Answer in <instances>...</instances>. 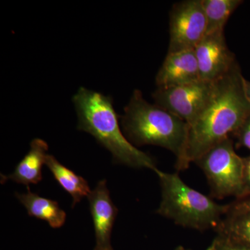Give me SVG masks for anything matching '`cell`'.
Masks as SVG:
<instances>
[{"label":"cell","instance_id":"1","mask_svg":"<svg viewBox=\"0 0 250 250\" xmlns=\"http://www.w3.org/2000/svg\"><path fill=\"white\" fill-rule=\"evenodd\" d=\"M245 80L237 62L228 74L214 82L209 101L189 126V164L195 163L210 148L234 134L250 115Z\"/></svg>","mask_w":250,"mask_h":250},{"label":"cell","instance_id":"2","mask_svg":"<svg viewBox=\"0 0 250 250\" xmlns=\"http://www.w3.org/2000/svg\"><path fill=\"white\" fill-rule=\"evenodd\" d=\"M126 139L134 146H159L173 153L175 167L187 170L189 164L187 145L189 125L164 108L147 103L139 90H135L122 117Z\"/></svg>","mask_w":250,"mask_h":250},{"label":"cell","instance_id":"3","mask_svg":"<svg viewBox=\"0 0 250 250\" xmlns=\"http://www.w3.org/2000/svg\"><path fill=\"white\" fill-rule=\"evenodd\" d=\"M77 129L89 133L113 156L116 164L134 168L157 169L154 159L140 150L122 132L111 97L82 87L73 97Z\"/></svg>","mask_w":250,"mask_h":250},{"label":"cell","instance_id":"4","mask_svg":"<svg viewBox=\"0 0 250 250\" xmlns=\"http://www.w3.org/2000/svg\"><path fill=\"white\" fill-rule=\"evenodd\" d=\"M160 182L161 202L156 213L176 225L199 231L213 229L228 214V205H221L188 186L177 173L154 170Z\"/></svg>","mask_w":250,"mask_h":250},{"label":"cell","instance_id":"5","mask_svg":"<svg viewBox=\"0 0 250 250\" xmlns=\"http://www.w3.org/2000/svg\"><path fill=\"white\" fill-rule=\"evenodd\" d=\"M195 163L205 173L212 197H244L243 157L236 152L231 137L210 148Z\"/></svg>","mask_w":250,"mask_h":250},{"label":"cell","instance_id":"6","mask_svg":"<svg viewBox=\"0 0 250 250\" xmlns=\"http://www.w3.org/2000/svg\"><path fill=\"white\" fill-rule=\"evenodd\" d=\"M214 82L200 80L169 88H157L152 94L156 104L190 125L209 101Z\"/></svg>","mask_w":250,"mask_h":250},{"label":"cell","instance_id":"7","mask_svg":"<svg viewBox=\"0 0 250 250\" xmlns=\"http://www.w3.org/2000/svg\"><path fill=\"white\" fill-rule=\"evenodd\" d=\"M207 34L202 0L175 3L170 14L168 53L195 49Z\"/></svg>","mask_w":250,"mask_h":250},{"label":"cell","instance_id":"8","mask_svg":"<svg viewBox=\"0 0 250 250\" xmlns=\"http://www.w3.org/2000/svg\"><path fill=\"white\" fill-rule=\"evenodd\" d=\"M200 80L215 82L225 76L237 62L229 49L225 31L206 34L195 47Z\"/></svg>","mask_w":250,"mask_h":250},{"label":"cell","instance_id":"9","mask_svg":"<svg viewBox=\"0 0 250 250\" xmlns=\"http://www.w3.org/2000/svg\"><path fill=\"white\" fill-rule=\"evenodd\" d=\"M88 197L96 238L94 250H113L111 237L118 210L112 202L106 180L100 181Z\"/></svg>","mask_w":250,"mask_h":250},{"label":"cell","instance_id":"10","mask_svg":"<svg viewBox=\"0 0 250 250\" xmlns=\"http://www.w3.org/2000/svg\"><path fill=\"white\" fill-rule=\"evenodd\" d=\"M195 50L167 52L156 77L157 88H169L200 81Z\"/></svg>","mask_w":250,"mask_h":250},{"label":"cell","instance_id":"11","mask_svg":"<svg viewBox=\"0 0 250 250\" xmlns=\"http://www.w3.org/2000/svg\"><path fill=\"white\" fill-rule=\"evenodd\" d=\"M48 145L43 140L35 139L31 141L30 149L18 164L12 174L1 175V183L12 180L18 184H37L42 179V166L45 165L48 154Z\"/></svg>","mask_w":250,"mask_h":250},{"label":"cell","instance_id":"12","mask_svg":"<svg viewBox=\"0 0 250 250\" xmlns=\"http://www.w3.org/2000/svg\"><path fill=\"white\" fill-rule=\"evenodd\" d=\"M27 193H16V196L27 210L29 216L44 220L52 228H62L65 223L66 213L54 200L39 196L27 187Z\"/></svg>","mask_w":250,"mask_h":250},{"label":"cell","instance_id":"13","mask_svg":"<svg viewBox=\"0 0 250 250\" xmlns=\"http://www.w3.org/2000/svg\"><path fill=\"white\" fill-rule=\"evenodd\" d=\"M45 165L54 178L65 191L72 197V208L84 197H88L90 190L88 182L83 177L77 175L70 169L62 165L54 156L48 154Z\"/></svg>","mask_w":250,"mask_h":250},{"label":"cell","instance_id":"14","mask_svg":"<svg viewBox=\"0 0 250 250\" xmlns=\"http://www.w3.org/2000/svg\"><path fill=\"white\" fill-rule=\"evenodd\" d=\"M243 1L241 0H202L207 22V34L225 31L229 18Z\"/></svg>","mask_w":250,"mask_h":250},{"label":"cell","instance_id":"15","mask_svg":"<svg viewBox=\"0 0 250 250\" xmlns=\"http://www.w3.org/2000/svg\"><path fill=\"white\" fill-rule=\"evenodd\" d=\"M215 231L219 236L250 248V211L225 215Z\"/></svg>","mask_w":250,"mask_h":250},{"label":"cell","instance_id":"16","mask_svg":"<svg viewBox=\"0 0 250 250\" xmlns=\"http://www.w3.org/2000/svg\"><path fill=\"white\" fill-rule=\"evenodd\" d=\"M207 250H250V248L217 235Z\"/></svg>","mask_w":250,"mask_h":250},{"label":"cell","instance_id":"17","mask_svg":"<svg viewBox=\"0 0 250 250\" xmlns=\"http://www.w3.org/2000/svg\"><path fill=\"white\" fill-rule=\"evenodd\" d=\"M233 136L237 140L235 147L246 148L250 151V115L247 117Z\"/></svg>","mask_w":250,"mask_h":250},{"label":"cell","instance_id":"18","mask_svg":"<svg viewBox=\"0 0 250 250\" xmlns=\"http://www.w3.org/2000/svg\"><path fill=\"white\" fill-rule=\"evenodd\" d=\"M228 206V214L250 211V195L243 198L236 199Z\"/></svg>","mask_w":250,"mask_h":250},{"label":"cell","instance_id":"19","mask_svg":"<svg viewBox=\"0 0 250 250\" xmlns=\"http://www.w3.org/2000/svg\"><path fill=\"white\" fill-rule=\"evenodd\" d=\"M243 185L245 197L250 195V155L243 157Z\"/></svg>","mask_w":250,"mask_h":250},{"label":"cell","instance_id":"20","mask_svg":"<svg viewBox=\"0 0 250 250\" xmlns=\"http://www.w3.org/2000/svg\"><path fill=\"white\" fill-rule=\"evenodd\" d=\"M245 91H246V96L249 100L250 103V82L247 80L246 79L244 82Z\"/></svg>","mask_w":250,"mask_h":250},{"label":"cell","instance_id":"21","mask_svg":"<svg viewBox=\"0 0 250 250\" xmlns=\"http://www.w3.org/2000/svg\"><path fill=\"white\" fill-rule=\"evenodd\" d=\"M174 250H189L186 249V248H184V247L179 246V247H177V248H176V249Z\"/></svg>","mask_w":250,"mask_h":250}]
</instances>
